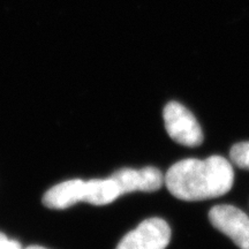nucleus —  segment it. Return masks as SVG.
<instances>
[{"label": "nucleus", "instance_id": "2", "mask_svg": "<svg viewBox=\"0 0 249 249\" xmlns=\"http://www.w3.org/2000/svg\"><path fill=\"white\" fill-rule=\"evenodd\" d=\"M165 128L174 142L185 147H198L203 142L200 124L188 108L178 102H170L163 111Z\"/></svg>", "mask_w": 249, "mask_h": 249}, {"label": "nucleus", "instance_id": "6", "mask_svg": "<svg viewBox=\"0 0 249 249\" xmlns=\"http://www.w3.org/2000/svg\"><path fill=\"white\" fill-rule=\"evenodd\" d=\"M86 181L81 179L67 180L49 189L43 196V203L50 209L62 210L85 200Z\"/></svg>", "mask_w": 249, "mask_h": 249}, {"label": "nucleus", "instance_id": "9", "mask_svg": "<svg viewBox=\"0 0 249 249\" xmlns=\"http://www.w3.org/2000/svg\"><path fill=\"white\" fill-rule=\"evenodd\" d=\"M26 249H48V248L40 247V246H29V247H27Z\"/></svg>", "mask_w": 249, "mask_h": 249}, {"label": "nucleus", "instance_id": "1", "mask_svg": "<svg viewBox=\"0 0 249 249\" xmlns=\"http://www.w3.org/2000/svg\"><path fill=\"white\" fill-rule=\"evenodd\" d=\"M234 171L222 156L201 160L187 158L170 167L164 182L174 197L182 201H202L219 197L231 191Z\"/></svg>", "mask_w": 249, "mask_h": 249}, {"label": "nucleus", "instance_id": "3", "mask_svg": "<svg viewBox=\"0 0 249 249\" xmlns=\"http://www.w3.org/2000/svg\"><path fill=\"white\" fill-rule=\"evenodd\" d=\"M170 240L169 224L161 218H149L127 233L116 249H165Z\"/></svg>", "mask_w": 249, "mask_h": 249}, {"label": "nucleus", "instance_id": "8", "mask_svg": "<svg viewBox=\"0 0 249 249\" xmlns=\"http://www.w3.org/2000/svg\"><path fill=\"white\" fill-rule=\"evenodd\" d=\"M232 163L244 170H249V142L236 143L230 151Z\"/></svg>", "mask_w": 249, "mask_h": 249}, {"label": "nucleus", "instance_id": "5", "mask_svg": "<svg viewBox=\"0 0 249 249\" xmlns=\"http://www.w3.org/2000/svg\"><path fill=\"white\" fill-rule=\"evenodd\" d=\"M118 183L121 195L132 192H156L164 183V176L154 166L143 167L141 170L120 169L111 176Z\"/></svg>", "mask_w": 249, "mask_h": 249}, {"label": "nucleus", "instance_id": "10", "mask_svg": "<svg viewBox=\"0 0 249 249\" xmlns=\"http://www.w3.org/2000/svg\"><path fill=\"white\" fill-rule=\"evenodd\" d=\"M7 238V236H6L4 233H0V242H1L2 240H4V239H6Z\"/></svg>", "mask_w": 249, "mask_h": 249}, {"label": "nucleus", "instance_id": "7", "mask_svg": "<svg viewBox=\"0 0 249 249\" xmlns=\"http://www.w3.org/2000/svg\"><path fill=\"white\" fill-rule=\"evenodd\" d=\"M121 196L120 188L113 179H92L86 181L85 202L93 205H107Z\"/></svg>", "mask_w": 249, "mask_h": 249}, {"label": "nucleus", "instance_id": "4", "mask_svg": "<svg viewBox=\"0 0 249 249\" xmlns=\"http://www.w3.org/2000/svg\"><path fill=\"white\" fill-rule=\"evenodd\" d=\"M214 229L229 236L240 249H249V217L233 205H216L209 213Z\"/></svg>", "mask_w": 249, "mask_h": 249}]
</instances>
